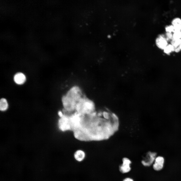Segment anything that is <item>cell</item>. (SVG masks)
Returning <instances> with one entry per match:
<instances>
[{"label":"cell","mask_w":181,"mask_h":181,"mask_svg":"<svg viewBox=\"0 0 181 181\" xmlns=\"http://www.w3.org/2000/svg\"><path fill=\"white\" fill-rule=\"evenodd\" d=\"M165 30L166 32L172 33L175 31L173 26L171 24L166 26L165 27Z\"/></svg>","instance_id":"5bb4252c"},{"label":"cell","mask_w":181,"mask_h":181,"mask_svg":"<svg viewBox=\"0 0 181 181\" xmlns=\"http://www.w3.org/2000/svg\"><path fill=\"white\" fill-rule=\"evenodd\" d=\"M174 48L170 43L168 44L163 49V52L166 54H169L171 53L174 52Z\"/></svg>","instance_id":"7c38bea8"},{"label":"cell","mask_w":181,"mask_h":181,"mask_svg":"<svg viewBox=\"0 0 181 181\" xmlns=\"http://www.w3.org/2000/svg\"><path fill=\"white\" fill-rule=\"evenodd\" d=\"M181 42V39H176L173 38L171 40L170 44L173 47L175 50V49L178 47Z\"/></svg>","instance_id":"4fadbf2b"},{"label":"cell","mask_w":181,"mask_h":181,"mask_svg":"<svg viewBox=\"0 0 181 181\" xmlns=\"http://www.w3.org/2000/svg\"><path fill=\"white\" fill-rule=\"evenodd\" d=\"M86 154L85 152L81 150H76L74 154V157L75 160L78 162L83 161L85 159Z\"/></svg>","instance_id":"9c48e42d"},{"label":"cell","mask_w":181,"mask_h":181,"mask_svg":"<svg viewBox=\"0 0 181 181\" xmlns=\"http://www.w3.org/2000/svg\"><path fill=\"white\" fill-rule=\"evenodd\" d=\"M123 181H133V180L129 178H126L124 179Z\"/></svg>","instance_id":"d6986e66"},{"label":"cell","mask_w":181,"mask_h":181,"mask_svg":"<svg viewBox=\"0 0 181 181\" xmlns=\"http://www.w3.org/2000/svg\"><path fill=\"white\" fill-rule=\"evenodd\" d=\"M122 162V164L119 167L120 171L122 173L128 172L131 170V161L128 158L125 157L123 158Z\"/></svg>","instance_id":"8992f818"},{"label":"cell","mask_w":181,"mask_h":181,"mask_svg":"<svg viewBox=\"0 0 181 181\" xmlns=\"http://www.w3.org/2000/svg\"><path fill=\"white\" fill-rule=\"evenodd\" d=\"M165 36L168 41L169 40H171L173 38L172 33L166 32Z\"/></svg>","instance_id":"2e32d148"},{"label":"cell","mask_w":181,"mask_h":181,"mask_svg":"<svg viewBox=\"0 0 181 181\" xmlns=\"http://www.w3.org/2000/svg\"><path fill=\"white\" fill-rule=\"evenodd\" d=\"M58 114L59 116L60 117V118L62 117L64 115V114L63 112H62L61 111H59L58 112Z\"/></svg>","instance_id":"ac0fdd59"},{"label":"cell","mask_w":181,"mask_h":181,"mask_svg":"<svg viewBox=\"0 0 181 181\" xmlns=\"http://www.w3.org/2000/svg\"><path fill=\"white\" fill-rule=\"evenodd\" d=\"M173 38L181 39V31L175 30L173 33Z\"/></svg>","instance_id":"9a60e30c"},{"label":"cell","mask_w":181,"mask_h":181,"mask_svg":"<svg viewBox=\"0 0 181 181\" xmlns=\"http://www.w3.org/2000/svg\"><path fill=\"white\" fill-rule=\"evenodd\" d=\"M156 153L150 152L147 153L145 157L142 160L141 163L145 166H150L155 161L156 158Z\"/></svg>","instance_id":"277c9868"},{"label":"cell","mask_w":181,"mask_h":181,"mask_svg":"<svg viewBox=\"0 0 181 181\" xmlns=\"http://www.w3.org/2000/svg\"><path fill=\"white\" fill-rule=\"evenodd\" d=\"M181 51V42L179 46L177 48L175 49L174 51V52L176 53L179 52Z\"/></svg>","instance_id":"e0dca14e"},{"label":"cell","mask_w":181,"mask_h":181,"mask_svg":"<svg viewBox=\"0 0 181 181\" xmlns=\"http://www.w3.org/2000/svg\"><path fill=\"white\" fill-rule=\"evenodd\" d=\"M164 162V159L163 157L161 156L156 157L153 166V169L156 171L161 170L163 167Z\"/></svg>","instance_id":"52a82bcc"},{"label":"cell","mask_w":181,"mask_h":181,"mask_svg":"<svg viewBox=\"0 0 181 181\" xmlns=\"http://www.w3.org/2000/svg\"><path fill=\"white\" fill-rule=\"evenodd\" d=\"M70 130L82 141H102L109 139L118 130L117 116L107 109L89 114L75 112L69 117Z\"/></svg>","instance_id":"6da1fadb"},{"label":"cell","mask_w":181,"mask_h":181,"mask_svg":"<svg viewBox=\"0 0 181 181\" xmlns=\"http://www.w3.org/2000/svg\"><path fill=\"white\" fill-rule=\"evenodd\" d=\"M171 24L173 26L175 30L181 31V19L175 17L171 21Z\"/></svg>","instance_id":"30bf717a"},{"label":"cell","mask_w":181,"mask_h":181,"mask_svg":"<svg viewBox=\"0 0 181 181\" xmlns=\"http://www.w3.org/2000/svg\"><path fill=\"white\" fill-rule=\"evenodd\" d=\"M95 111L94 103L85 95L76 104L74 112L81 114H89Z\"/></svg>","instance_id":"3957f363"},{"label":"cell","mask_w":181,"mask_h":181,"mask_svg":"<svg viewBox=\"0 0 181 181\" xmlns=\"http://www.w3.org/2000/svg\"><path fill=\"white\" fill-rule=\"evenodd\" d=\"M155 43L158 48L162 50L168 44V41L163 34H160L158 36L155 40Z\"/></svg>","instance_id":"5b68a950"},{"label":"cell","mask_w":181,"mask_h":181,"mask_svg":"<svg viewBox=\"0 0 181 181\" xmlns=\"http://www.w3.org/2000/svg\"><path fill=\"white\" fill-rule=\"evenodd\" d=\"M8 107V104L5 98L1 99L0 101V109L1 110L4 111L6 110Z\"/></svg>","instance_id":"8fae6325"},{"label":"cell","mask_w":181,"mask_h":181,"mask_svg":"<svg viewBox=\"0 0 181 181\" xmlns=\"http://www.w3.org/2000/svg\"><path fill=\"white\" fill-rule=\"evenodd\" d=\"M85 95L79 86H72L62 97V101L64 107L62 111L68 113L74 112L76 104Z\"/></svg>","instance_id":"7a4b0ae2"},{"label":"cell","mask_w":181,"mask_h":181,"mask_svg":"<svg viewBox=\"0 0 181 181\" xmlns=\"http://www.w3.org/2000/svg\"><path fill=\"white\" fill-rule=\"evenodd\" d=\"M26 77L23 73L18 72L14 75V79L15 82L17 84L21 85L23 84L26 80Z\"/></svg>","instance_id":"ba28073f"}]
</instances>
